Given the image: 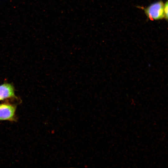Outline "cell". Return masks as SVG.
<instances>
[{
  "instance_id": "7a4b0ae2",
  "label": "cell",
  "mask_w": 168,
  "mask_h": 168,
  "mask_svg": "<svg viewBox=\"0 0 168 168\" xmlns=\"http://www.w3.org/2000/svg\"><path fill=\"white\" fill-rule=\"evenodd\" d=\"M16 105L8 102L0 104V121H16Z\"/></svg>"
},
{
  "instance_id": "6da1fadb",
  "label": "cell",
  "mask_w": 168,
  "mask_h": 168,
  "mask_svg": "<svg viewBox=\"0 0 168 168\" xmlns=\"http://www.w3.org/2000/svg\"><path fill=\"white\" fill-rule=\"evenodd\" d=\"M164 3L160 1L152 3L147 7H142L146 15L150 20H158L164 18Z\"/></svg>"
},
{
  "instance_id": "3957f363",
  "label": "cell",
  "mask_w": 168,
  "mask_h": 168,
  "mask_svg": "<svg viewBox=\"0 0 168 168\" xmlns=\"http://www.w3.org/2000/svg\"><path fill=\"white\" fill-rule=\"evenodd\" d=\"M14 99H18L15 94L14 87L12 84L6 83L0 85V101Z\"/></svg>"
},
{
  "instance_id": "277c9868",
  "label": "cell",
  "mask_w": 168,
  "mask_h": 168,
  "mask_svg": "<svg viewBox=\"0 0 168 168\" xmlns=\"http://www.w3.org/2000/svg\"><path fill=\"white\" fill-rule=\"evenodd\" d=\"M168 1L167 0L166 2H165V3L164 4V15H165L164 18L167 21V20H168Z\"/></svg>"
}]
</instances>
